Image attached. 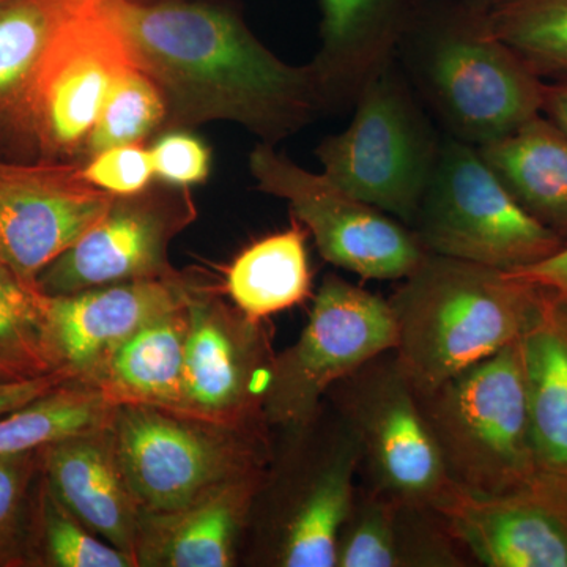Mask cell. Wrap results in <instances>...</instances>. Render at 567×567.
Segmentation results:
<instances>
[{
    "label": "cell",
    "instance_id": "1",
    "mask_svg": "<svg viewBox=\"0 0 567 567\" xmlns=\"http://www.w3.org/2000/svg\"><path fill=\"white\" fill-rule=\"evenodd\" d=\"M134 63L158 85L169 126L235 122L275 144L324 106L315 66H293L265 48L237 14L185 0L100 3Z\"/></svg>",
    "mask_w": 567,
    "mask_h": 567
},
{
    "label": "cell",
    "instance_id": "2",
    "mask_svg": "<svg viewBox=\"0 0 567 567\" xmlns=\"http://www.w3.org/2000/svg\"><path fill=\"white\" fill-rule=\"evenodd\" d=\"M550 297L509 271L427 252L388 300L395 361L416 394L429 393L520 341Z\"/></svg>",
    "mask_w": 567,
    "mask_h": 567
},
{
    "label": "cell",
    "instance_id": "3",
    "mask_svg": "<svg viewBox=\"0 0 567 567\" xmlns=\"http://www.w3.org/2000/svg\"><path fill=\"white\" fill-rule=\"evenodd\" d=\"M416 395L446 475L457 491L502 494L539 468L520 341Z\"/></svg>",
    "mask_w": 567,
    "mask_h": 567
},
{
    "label": "cell",
    "instance_id": "4",
    "mask_svg": "<svg viewBox=\"0 0 567 567\" xmlns=\"http://www.w3.org/2000/svg\"><path fill=\"white\" fill-rule=\"evenodd\" d=\"M110 431L142 514L173 513L268 464L262 429L223 427L159 406L114 405Z\"/></svg>",
    "mask_w": 567,
    "mask_h": 567
},
{
    "label": "cell",
    "instance_id": "5",
    "mask_svg": "<svg viewBox=\"0 0 567 567\" xmlns=\"http://www.w3.org/2000/svg\"><path fill=\"white\" fill-rule=\"evenodd\" d=\"M413 227L425 251L502 271L540 262L566 245L461 140L440 144Z\"/></svg>",
    "mask_w": 567,
    "mask_h": 567
},
{
    "label": "cell",
    "instance_id": "6",
    "mask_svg": "<svg viewBox=\"0 0 567 567\" xmlns=\"http://www.w3.org/2000/svg\"><path fill=\"white\" fill-rule=\"evenodd\" d=\"M354 104L344 132L317 148L322 174L357 199L413 226L440 144L391 65L364 85Z\"/></svg>",
    "mask_w": 567,
    "mask_h": 567
},
{
    "label": "cell",
    "instance_id": "7",
    "mask_svg": "<svg viewBox=\"0 0 567 567\" xmlns=\"http://www.w3.org/2000/svg\"><path fill=\"white\" fill-rule=\"evenodd\" d=\"M424 81L457 140L488 144L543 114L546 81L457 3L425 50Z\"/></svg>",
    "mask_w": 567,
    "mask_h": 567
},
{
    "label": "cell",
    "instance_id": "8",
    "mask_svg": "<svg viewBox=\"0 0 567 567\" xmlns=\"http://www.w3.org/2000/svg\"><path fill=\"white\" fill-rule=\"evenodd\" d=\"M327 395L357 436L365 486L404 505L436 509L445 502L454 486L393 350L336 383Z\"/></svg>",
    "mask_w": 567,
    "mask_h": 567
},
{
    "label": "cell",
    "instance_id": "9",
    "mask_svg": "<svg viewBox=\"0 0 567 567\" xmlns=\"http://www.w3.org/2000/svg\"><path fill=\"white\" fill-rule=\"evenodd\" d=\"M394 346V316L388 300L328 275L300 338L276 354L265 424L284 431L308 425L336 383Z\"/></svg>",
    "mask_w": 567,
    "mask_h": 567
},
{
    "label": "cell",
    "instance_id": "10",
    "mask_svg": "<svg viewBox=\"0 0 567 567\" xmlns=\"http://www.w3.org/2000/svg\"><path fill=\"white\" fill-rule=\"evenodd\" d=\"M249 171L260 192L290 205L293 218L334 267L363 279L404 281L427 256L406 224L357 199L327 175L303 169L274 144L254 148Z\"/></svg>",
    "mask_w": 567,
    "mask_h": 567
},
{
    "label": "cell",
    "instance_id": "11",
    "mask_svg": "<svg viewBox=\"0 0 567 567\" xmlns=\"http://www.w3.org/2000/svg\"><path fill=\"white\" fill-rule=\"evenodd\" d=\"M136 65L102 6L66 11L29 100L28 147L37 158L74 162L115 84Z\"/></svg>",
    "mask_w": 567,
    "mask_h": 567
},
{
    "label": "cell",
    "instance_id": "12",
    "mask_svg": "<svg viewBox=\"0 0 567 567\" xmlns=\"http://www.w3.org/2000/svg\"><path fill=\"white\" fill-rule=\"evenodd\" d=\"M275 358L264 322L249 319L212 286L197 282L189 301L177 412L223 427L262 429Z\"/></svg>",
    "mask_w": 567,
    "mask_h": 567
},
{
    "label": "cell",
    "instance_id": "13",
    "mask_svg": "<svg viewBox=\"0 0 567 567\" xmlns=\"http://www.w3.org/2000/svg\"><path fill=\"white\" fill-rule=\"evenodd\" d=\"M196 216L189 188L163 183L132 196H115L102 218L44 268L37 286L48 297H62L111 284L175 276L171 241Z\"/></svg>",
    "mask_w": 567,
    "mask_h": 567
},
{
    "label": "cell",
    "instance_id": "14",
    "mask_svg": "<svg viewBox=\"0 0 567 567\" xmlns=\"http://www.w3.org/2000/svg\"><path fill=\"white\" fill-rule=\"evenodd\" d=\"M115 196L85 181L81 164L0 156V264L29 286L76 244Z\"/></svg>",
    "mask_w": 567,
    "mask_h": 567
},
{
    "label": "cell",
    "instance_id": "15",
    "mask_svg": "<svg viewBox=\"0 0 567 567\" xmlns=\"http://www.w3.org/2000/svg\"><path fill=\"white\" fill-rule=\"evenodd\" d=\"M451 535L487 567H567V475L537 468L496 495L453 488L436 506Z\"/></svg>",
    "mask_w": 567,
    "mask_h": 567
},
{
    "label": "cell",
    "instance_id": "16",
    "mask_svg": "<svg viewBox=\"0 0 567 567\" xmlns=\"http://www.w3.org/2000/svg\"><path fill=\"white\" fill-rule=\"evenodd\" d=\"M197 281L169 278L93 287L48 297V341L59 371L91 383L112 353L144 324L192 300Z\"/></svg>",
    "mask_w": 567,
    "mask_h": 567
},
{
    "label": "cell",
    "instance_id": "17",
    "mask_svg": "<svg viewBox=\"0 0 567 567\" xmlns=\"http://www.w3.org/2000/svg\"><path fill=\"white\" fill-rule=\"evenodd\" d=\"M360 457L357 436L336 413L271 522V565L336 566V537L357 491Z\"/></svg>",
    "mask_w": 567,
    "mask_h": 567
},
{
    "label": "cell",
    "instance_id": "18",
    "mask_svg": "<svg viewBox=\"0 0 567 567\" xmlns=\"http://www.w3.org/2000/svg\"><path fill=\"white\" fill-rule=\"evenodd\" d=\"M40 457L41 475L66 509L136 561L142 513L123 475L110 423L50 443Z\"/></svg>",
    "mask_w": 567,
    "mask_h": 567
},
{
    "label": "cell",
    "instance_id": "19",
    "mask_svg": "<svg viewBox=\"0 0 567 567\" xmlns=\"http://www.w3.org/2000/svg\"><path fill=\"white\" fill-rule=\"evenodd\" d=\"M267 466L173 513L142 514L137 567H230L256 509Z\"/></svg>",
    "mask_w": 567,
    "mask_h": 567
},
{
    "label": "cell",
    "instance_id": "20",
    "mask_svg": "<svg viewBox=\"0 0 567 567\" xmlns=\"http://www.w3.org/2000/svg\"><path fill=\"white\" fill-rule=\"evenodd\" d=\"M416 0H320L322 50L312 66L324 103H354L364 85L391 65L416 20Z\"/></svg>",
    "mask_w": 567,
    "mask_h": 567
},
{
    "label": "cell",
    "instance_id": "21",
    "mask_svg": "<svg viewBox=\"0 0 567 567\" xmlns=\"http://www.w3.org/2000/svg\"><path fill=\"white\" fill-rule=\"evenodd\" d=\"M188 331L189 303L130 336L89 385L95 386L112 406L152 405L177 412Z\"/></svg>",
    "mask_w": 567,
    "mask_h": 567
},
{
    "label": "cell",
    "instance_id": "22",
    "mask_svg": "<svg viewBox=\"0 0 567 567\" xmlns=\"http://www.w3.org/2000/svg\"><path fill=\"white\" fill-rule=\"evenodd\" d=\"M476 148L517 203L567 244V134L540 114Z\"/></svg>",
    "mask_w": 567,
    "mask_h": 567
},
{
    "label": "cell",
    "instance_id": "23",
    "mask_svg": "<svg viewBox=\"0 0 567 567\" xmlns=\"http://www.w3.org/2000/svg\"><path fill=\"white\" fill-rule=\"evenodd\" d=\"M533 447L539 468L567 475V303L551 295L520 339Z\"/></svg>",
    "mask_w": 567,
    "mask_h": 567
},
{
    "label": "cell",
    "instance_id": "24",
    "mask_svg": "<svg viewBox=\"0 0 567 567\" xmlns=\"http://www.w3.org/2000/svg\"><path fill=\"white\" fill-rule=\"evenodd\" d=\"M308 230L295 219L289 229L254 241L229 265L224 293L249 319L264 322L303 303L312 276L306 249Z\"/></svg>",
    "mask_w": 567,
    "mask_h": 567
},
{
    "label": "cell",
    "instance_id": "25",
    "mask_svg": "<svg viewBox=\"0 0 567 567\" xmlns=\"http://www.w3.org/2000/svg\"><path fill=\"white\" fill-rule=\"evenodd\" d=\"M66 11L55 0H0V144L28 147L33 82Z\"/></svg>",
    "mask_w": 567,
    "mask_h": 567
},
{
    "label": "cell",
    "instance_id": "26",
    "mask_svg": "<svg viewBox=\"0 0 567 567\" xmlns=\"http://www.w3.org/2000/svg\"><path fill=\"white\" fill-rule=\"evenodd\" d=\"M111 413L112 405L95 386L70 380L0 416V456L40 450L66 436L104 427Z\"/></svg>",
    "mask_w": 567,
    "mask_h": 567
},
{
    "label": "cell",
    "instance_id": "27",
    "mask_svg": "<svg viewBox=\"0 0 567 567\" xmlns=\"http://www.w3.org/2000/svg\"><path fill=\"white\" fill-rule=\"evenodd\" d=\"M59 372L48 341V297L0 264V385Z\"/></svg>",
    "mask_w": 567,
    "mask_h": 567
},
{
    "label": "cell",
    "instance_id": "28",
    "mask_svg": "<svg viewBox=\"0 0 567 567\" xmlns=\"http://www.w3.org/2000/svg\"><path fill=\"white\" fill-rule=\"evenodd\" d=\"M477 11L484 29L537 76H567V0H496Z\"/></svg>",
    "mask_w": 567,
    "mask_h": 567
},
{
    "label": "cell",
    "instance_id": "29",
    "mask_svg": "<svg viewBox=\"0 0 567 567\" xmlns=\"http://www.w3.org/2000/svg\"><path fill=\"white\" fill-rule=\"evenodd\" d=\"M32 567H137L128 554L93 533L66 509L43 475L32 524Z\"/></svg>",
    "mask_w": 567,
    "mask_h": 567
},
{
    "label": "cell",
    "instance_id": "30",
    "mask_svg": "<svg viewBox=\"0 0 567 567\" xmlns=\"http://www.w3.org/2000/svg\"><path fill=\"white\" fill-rule=\"evenodd\" d=\"M401 503L361 484L336 537L334 567H401Z\"/></svg>",
    "mask_w": 567,
    "mask_h": 567
},
{
    "label": "cell",
    "instance_id": "31",
    "mask_svg": "<svg viewBox=\"0 0 567 567\" xmlns=\"http://www.w3.org/2000/svg\"><path fill=\"white\" fill-rule=\"evenodd\" d=\"M166 102L158 85L145 71L134 65L111 92L84 153L93 156L121 145L141 144L166 122Z\"/></svg>",
    "mask_w": 567,
    "mask_h": 567
},
{
    "label": "cell",
    "instance_id": "32",
    "mask_svg": "<svg viewBox=\"0 0 567 567\" xmlns=\"http://www.w3.org/2000/svg\"><path fill=\"white\" fill-rule=\"evenodd\" d=\"M40 450L0 456V567H32Z\"/></svg>",
    "mask_w": 567,
    "mask_h": 567
},
{
    "label": "cell",
    "instance_id": "33",
    "mask_svg": "<svg viewBox=\"0 0 567 567\" xmlns=\"http://www.w3.org/2000/svg\"><path fill=\"white\" fill-rule=\"evenodd\" d=\"M85 181L112 196H132L151 186L153 164L151 151L140 144L121 145L91 156L82 166Z\"/></svg>",
    "mask_w": 567,
    "mask_h": 567
},
{
    "label": "cell",
    "instance_id": "34",
    "mask_svg": "<svg viewBox=\"0 0 567 567\" xmlns=\"http://www.w3.org/2000/svg\"><path fill=\"white\" fill-rule=\"evenodd\" d=\"M153 174L164 185L192 188L207 181L212 155L207 145L193 134L173 132L164 134L151 151Z\"/></svg>",
    "mask_w": 567,
    "mask_h": 567
},
{
    "label": "cell",
    "instance_id": "35",
    "mask_svg": "<svg viewBox=\"0 0 567 567\" xmlns=\"http://www.w3.org/2000/svg\"><path fill=\"white\" fill-rule=\"evenodd\" d=\"M70 380L73 379L66 372L59 371L54 374L39 377V379L25 380V382L0 385V416L9 415L14 410L31 404L41 395L50 393Z\"/></svg>",
    "mask_w": 567,
    "mask_h": 567
},
{
    "label": "cell",
    "instance_id": "36",
    "mask_svg": "<svg viewBox=\"0 0 567 567\" xmlns=\"http://www.w3.org/2000/svg\"><path fill=\"white\" fill-rule=\"evenodd\" d=\"M509 274L543 287L567 303V244L554 256Z\"/></svg>",
    "mask_w": 567,
    "mask_h": 567
},
{
    "label": "cell",
    "instance_id": "37",
    "mask_svg": "<svg viewBox=\"0 0 567 567\" xmlns=\"http://www.w3.org/2000/svg\"><path fill=\"white\" fill-rule=\"evenodd\" d=\"M543 114L567 134V78L546 82Z\"/></svg>",
    "mask_w": 567,
    "mask_h": 567
},
{
    "label": "cell",
    "instance_id": "38",
    "mask_svg": "<svg viewBox=\"0 0 567 567\" xmlns=\"http://www.w3.org/2000/svg\"><path fill=\"white\" fill-rule=\"evenodd\" d=\"M55 2L61 3L65 9L73 10L80 9V7L100 6V3L111 2V0H55Z\"/></svg>",
    "mask_w": 567,
    "mask_h": 567
},
{
    "label": "cell",
    "instance_id": "39",
    "mask_svg": "<svg viewBox=\"0 0 567 567\" xmlns=\"http://www.w3.org/2000/svg\"><path fill=\"white\" fill-rule=\"evenodd\" d=\"M496 0H465V6L472 7V9L484 10L487 9L488 6L495 3Z\"/></svg>",
    "mask_w": 567,
    "mask_h": 567
},
{
    "label": "cell",
    "instance_id": "40",
    "mask_svg": "<svg viewBox=\"0 0 567 567\" xmlns=\"http://www.w3.org/2000/svg\"><path fill=\"white\" fill-rule=\"evenodd\" d=\"M0 156H2V153H0Z\"/></svg>",
    "mask_w": 567,
    "mask_h": 567
}]
</instances>
